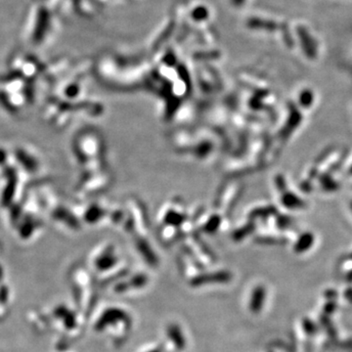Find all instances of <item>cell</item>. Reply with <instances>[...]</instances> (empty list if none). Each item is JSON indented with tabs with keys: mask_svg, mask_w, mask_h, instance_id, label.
I'll list each match as a JSON object with an SVG mask.
<instances>
[{
	"mask_svg": "<svg viewBox=\"0 0 352 352\" xmlns=\"http://www.w3.org/2000/svg\"><path fill=\"white\" fill-rule=\"evenodd\" d=\"M335 309H336L335 303L333 301H329L328 303H326V305L324 307V312L326 314H331Z\"/></svg>",
	"mask_w": 352,
	"mask_h": 352,
	"instance_id": "4",
	"label": "cell"
},
{
	"mask_svg": "<svg viewBox=\"0 0 352 352\" xmlns=\"http://www.w3.org/2000/svg\"><path fill=\"white\" fill-rule=\"evenodd\" d=\"M312 244V239L310 236H305L299 240V242L296 244L294 247V249L296 252H302L308 249Z\"/></svg>",
	"mask_w": 352,
	"mask_h": 352,
	"instance_id": "2",
	"label": "cell"
},
{
	"mask_svg": "<svg viewBox=\"0 0 352 352\" xmlns=\"http://www.w3.org/2000/svg\"><path fill=\"white\" fill-rule=\"evenodd\" d=\"M345 296H346V298H347L349 301H351L352 302V289H348V290L345 291Z\"/></svg>",
	"mask_w": 352,
	"mask_h": 352,
	"instance_id": "5",
	"label": "cell"
},
{
	"mask_svg": "<svg viewBox=\"0 0 352 352\" xmlns=\"http://www.w3.org/2000/svg\"><path fill=\"white\" fill-rule=\"evenodd\" d=\"M266 296V290L262 286H257L251 293L249 300V309L253 313L260 312L263 307Z\"/></svg>",
	"mask_w": 352,
	"mask_h": 352,
	"instance_id": "1",
	"label": "cell"
},
{
	"mask_svg": "<svg viewBox=\"0 0 352 352\" xmlns=\"http://www.w3.org/2000/svg\"><path fill=\"white\" fill-rule=\"evenodd\" d=\"M302 329L308 335H313L318 331L316 324L313 321H311L310 319H307V318L303 319V321H302Z\"/></svg>",
	"mask_w": 352,
	"mask_h": 352,
	"instance_id": "3",
	"label": "cell"
}]
</instances>
